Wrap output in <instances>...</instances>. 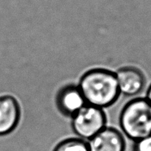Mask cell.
<instances>
[{"mask_svg": "<svg viewBox=\"0 0 151 151\" xmlns=\"http://www.w3.org/2000/svg\"><path fill=\"white\" fill-rule=\"evenodd\" d=\"M115 73L120 94L133 97L144 89L145 77L140 69L134 67H124Z\"/></svg>", "mask_w": 151, "mask_h": 151, "instance_id": "obj_6", "label": "cell"}, {"mask_svg": "<svg viewBox=\"0 0 151 151\" xmlns=\"http://www.w3.org/2000/svg\"><path fill=\"white\" fill-rule=\"evenodd\" d=\"M87 142L89 151H125L126 148L121 132L107 126Z\"/></svg>", "mask_w": 151, "mask_h": 151, "instance_id": "obj_7", "label": "cell"}, {"mask_svg": "<svg viewBox=\"0 0 151 151\" xmlns=\"http://www.w3.org/2000/svg\"><path fill=\"white\" fill-rule=\"evenodd\" d=\"M145 99H147L148 101L150 102L151 104V84L150 86H149V88L147 89V92H146V95H145Z\"/></svg>", "mask_w": 151, "mask_h": 151, "instance_id": "obj_10", "label": "cell"}, {"mask_svg": "<svg viewBox=\"0 0 151 151\" xmlns=\"http://www.w3.org/2000/svg\"><path fill=\"white\" fill-rule=\"evenodd\" d=\"M53 151H89V150L86 141L79 137H71L58 143Z\"/></svg>", "mask_w": 151, "mask_h": 151, "instance_id": "obj_8", "label": "cell"}, {"mask_svg": "<svg viewBox=\"0 0 151 151\" xmlns=\"http://www.w3.org/2000/svg\"><path fill=\"white\" fill-rule=\"evenodd\" d=\"M72 128L77 137L88 141L106 127L104 109L86 104L72 118Z\"/></svg>", "mask_w": 151, "mask_h": 151, "instance_id": "obj_3", "label": "cell"}, {"mask_svg": "<svg viewBox=\"0 0 151 151\" xmlns=\"http://www.w3.org/2000/svg\"><path fill=\"white\" fill-rule=\"evenodd\" d=\"M123 133L133 141L151 135V104L145 98L128 102L119 114Z\"/></svg>", "mask_w": 151, "mask_h": 151, "instance_id": "obj_2", "label": "cell"}, {"mask_svg": "<svg viewBox=\"0 0 151 151\" xmlns=\"http://www.w3.org/2000/svg\"><path fill=\"white\" fill-rule=\"evenodd\" d=\"M77 86L86 104L106 108L115 103L120 93L115 72L105 68H93L83 74Z\"/></svg>", "mask_w": 151, "mask_h": 151, "instance_id": "obj_1", "label": "cell"}, {"mask_svg": "<svg viewBox=\"0 0 151 151\" xmlns=\"http://www.w3.org/2000/svg\"><path fill=\"white\" fill-rule=\"evenodd\" d=\"M56 108L61 115L72 118L86 105V102L77 85L69 84L62 86L55 96Z\"/></svg>", "mask_w": 151, "mask_h": 151, "instance_id": "obj_4", "label": "cell"}, {"mask_svg": "<svg viewBox=\"0 0 151 151\" xmlns=\"http://www.w3.org/2000/svg\"><path fill=\"white\" fill-rule=\"evenodd\" d=\"M20 116L17 99L12 95L0 96V137L12 133L19 124Z\"/></svg>", "mask_w": 151, "mask_h": 151, "instance_id": "obj_5", "label": "cell"}, {"mask_svg": "<svg viewBox=\"0 0 151 151\" xmlns=\"http://www.w3.org/2000/svg\"><path fill=\"white\" fill-rule=\"evenodd\" d=\"M133 151H151V135L134 141Z\"/></svg>", "mask_w": 151, "mask_h": 151, "instance_id": "obj_9", "label": "cell"}]
</instances>
